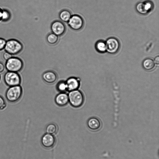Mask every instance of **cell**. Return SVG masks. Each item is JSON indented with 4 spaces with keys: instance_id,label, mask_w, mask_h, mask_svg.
<instances>
[{
    "instance_id": "cell-21",
    "label": "cell",
    "mask_w": 159,
    "mask_h": 159,
    "mask_svg": "<svg viewBox=\"0 0 159 159\" xmlns=\"http://www.w3.org/2000/svg\"><path fill=\"white\" fill-rule=\"evenodd\" d=\"M57 90L61 92H64L67 91V87L66 82L61 81L57 85Z\"/></svg>"
},
{
    "instance_id": "cell-14",
    "label": "cell",
    "mask_w": 159,
    "mask_h": 159,
    "mask_svg": "<svg viewBox=\"0 0 159 159\" xmlns=\"http://www.w3.org/2000/svg\"><path fill=\"white\" fill-rule=\"evenodd\" d=\"M42 77L44 80L49 84L54 83L57 79L56 74L52 71H48L45 72Z\"/></svg>"
},
{
    "instance_id": "cell-10",
    "label": "cell",
    "mask_w": 159,
    "mask_h": 159,
    "mask_svg": "<svg viewBox=\"0 0 159 159\" xmlns=\"http://www.w3.org/2000/svg\"><path fill=\"white\" fill-rule=\"evenodd\" d=\"M66 83L67 87V91L69 92L78 89L80 85V79L74 77L69 78Z\"/></svg>"
},
{
    "instance_id": "cell-4",
    "label": "cell",
    "mask_w": 159,
    "mask_h": 159,
    "mask_svg": "<svg viewBox=\"0 0 159 159\" xmlns=\"http://www.w3.org/2000/svg\"><path fill=\"white\" fill-rule=\"evenodd\" d=\"M69 102L72 106L78 107L81 106L84 101L82 93L78 89L69 92L68 94Z\"/></svg>"
},
{
    "instance_id": "cell-24",
    "label": "cell",
    "mask_w": 159,
    "mask_h": 159,
    "mask_svg": "<svg viewBox=\"0 0 159 159\" xmlns=\"http://www.w3.org/2000/svg\"><path fill=\"white\" fill-rule=\"evenodd\" d=\"M3 57L4 60L6 61L12 57L13 56L11 54L5 51L3 53Z\"/></svg>"
},
{
    "instance_id": "cell-5",
    "label": "cell",
    "mask_w": 159,
    "mask_h": 159,
    "mask_svg": "<svg viewBox=\"0 0 159 159\" xmlns=\"http://www.w3.org/2000/svg\"><path fill=\"white\" fill-rule=\"evenodd\" d=\"M4 80L9 87L20 85L21 79L18 72L7 71L4 75Z\"/></svg>"
},
{
    "instance_id": "cell-19",
    "label": "cell",
    "mask_w": 159,
    "mask_h": 159,
    "mask_svg": "<svg viewBox=\"0 0 159 159\" xmlns=\"http://www.w3.org/2000/svg\"><path fill=\"white\" fill-rule=\"evenodd\" d=\"M11 13L7 9H2L1 20L3 21H7L9 20L11 17Z\"/></svg>"
},
{
    "instance_id": "cell-16",
    "label": "cell",
    "mask_w": 159,
    "mask_h": 159,
    "mask_svg": "<svg viewBox=\"0 0 159 159\" xmlns=\"http://www.w3.org/2000/svg\"><path fill=\"white\" fill-rule=\"evenodd\" d=\"M142 65L145 70L150 71L152 70L154 68L155 63L152 59L148 58L143 61Z\"/></svg>"
},
{
    "instance_id": "cell-28",
    "label": "cell",
    "mask_w": 159,
    "mask_h": 159,
    "mask_svg": "<svg viewBox=\"0 0 159 159\" xmlns=\"http://www.w3.org/2000/svg\"><path fill=\"white\" fill-rule=\"evenodd\" d=\"M0 78H1V77H0Z\"/></svg>"
},
{
    "instance_id": "cell-13",
    "label": "cell",
    "mask_w": 159,
    "mask_h": 159,
    "mask_svg": "<svg viewBox=\"0 0 159 159\" xmlns=\"http://www.w3.org/2000/svg\"><path fill=\"white\" fill-rule=\"evenodd\" d=\"M55 102L59 106H63L66 105L69 102L68 94L64 92H61L56 96Z\"/></svg>"
},
{
    "instance_id": "cell-22",
    "label": "cell",
    "mask_w": 159,
    "mask_h": 159,
    "mask_svg": "<svg viewBox=\"0 0 159 159\" xmlns=\"http://www.w3.org/2000/svg\"><path fill=\"white\" fill-rule=\"evenodd\" d=\"M6 104L3 98L0 96V109L2 110L6 107Z\"/></svg>"
},
{
    "instance_id": "cell-25",
    "label": "cell",
    "mask_w": 159,
    "mask_h": 159,
    "mask_svg": "<svg viewBox=\"0 0 159 159\" xmlns=\"http://www.w3.org/2000/svg\"><path fill=\"white\" fill-rule=\"evenodd\" d=\"M5 66L2 62H0V73H2L4 70Z\"/></svg>"
},
{
    "instance_id": "cell-8",
    "label": "cell",
    "mask_w": 159,
    "mask_h": 159,
    "mask_svg": "<svg viewBox=\"0 0 159 159\" xmlns=\"http://www.w3.org/2000/svg\"><path fill=\"white\" fill-rule=\"evenodd\" d=\"M107 52L110 53H116L118 50L120 44L116 38H111L108 39L106 43Z\"/></svg>"
},
{
    "instance_id": "cell-15",
    "label": "cell",
    "mask_w": 159,
    "mask_h": 159,
    "mask_svg": "<svg viewBox=\"0 0 159 159\" xmlns=\"http://www.w3.org/2000/svg\"><path fill=\"white\" fill-rule=\"evenodd\" d=\"M72 15L70 11L67 9H64L60 11L59 14V17L61 21L67 22Z\"/></svg>"
},
{
    "instance_id": "cell-9",
    "label": "cell",
    "mask_w": 159,
    "mask_h": 159,
    "mask_svg": "<svg viewBox=\"0 0 159 159\" xmlns=\"http://www.w3.org/2000/svg\"><path fill=\"white\" fill-rule=\"evenodd\" d=\"M56 143V139L53 135L45 134L42 137L41 143L43 146L47 148H52Z\"/></svg>"
},
{
    "instance_id": "cell-27",
    "label": "cell",
    "mask_w": 159,
    "mask_h": 159,
    "mask_svg": "<svg viewBox=\"0 0 159 159\" xmlns=\"http://www.w3.org/2000/svg\"><path fill=\"white\" fill-rule=\"evenodd\" d=\"M2 9L0 8V20H1Z\"/></svg>"
},
{
    "instance_id": "cell-1",
    "label": "cell",
    "mask_w": 159,
    "mask_h": 159,
    "mask_svg": "<svg viewBox=\"0 0 159 159\" xmlns=\"http://www.w3.org/2000/svg\"><path fill=\"white\" fill-rule=\"evenodd\" d=\"M22 89L20 85L9 87L7 90L5 97L7 101L11 102H16L20 98Z\"/></svg>"
},
{
    "instance_id": "cell-26",
    "label": "cell",
    "mask_w": 159,
    "mask_h": 159,
    "mask_svg": "<svg viewBox=\"0 0 159 159\" xmlns=\"http://www.w3.org/2000/svg\"><path fill=\"white\" fill-rule=\"evenodd\" d=\"M154 62L155 63L158 64L159 63V57L157 56L154 59Z\"/></svg>"
},
{
    "instance_id": "cell-3",
    "label": "cell",
    "mask_w": 159,
    "mask_h": 159,
    "mask_svg": "<svg viewBox=\"0 0 159 159\" xmlns=\"http://www.w3.org/2000/svg\"><path fill=\"white\" fill-rule=\"evenodd\" d=\"M5 66L7 71L18 72L23 68V63L20 58L13 56L6 61Z\"/></svg>"
},
{
    "instance_id": "cell-18",
    "label": "cell",
    "mask_w": 159,
    "mask_h": 159,
    "mask_svg": "<svg viewBox=\"0 0 159 159\" xmlns=\"http://www.w3.org/2000/svg\"><path fill=\"white\" fill-rule=\"evenodd\" d=\"M57 126L53 123L48 124L46 127V131L47 134L53 135L56 133L57 131Z\"/></svg>"
},
{
    "instance_id": "cell-20",
    "label": "cell",
    "mask_w": 159,
    "mask_h": 159,
    "mask_svg": "<svg viewBox=\"0 0 159 159\" xmlns=\"http://www.w3.org/2000/svg\"><path fill=\"white\" fill-rule=\"evenodd\" d=\"M95 47L97 50L100 52H104L107 50L106 43L102 41L97 42Z\"/></svg>"
},
{
    "instance_id": "cell-11",
    "label": "cell",
    "mask_w": 159,
    "mask_h": 159,
    "mask_svg": "<svg viewBox=\"0 0 159 159\" xmlns=\"http://www.w3.org/2000/svg\"><path fill=\"white\" fill-rule=\"evenodd\" d=\"M89 128L91 130L97 131L100 129L102 127L101 121L98 118L92 117L89 118L87 121Z\"/></svg>"
},
{
    "instance_id": "cell-2",
    "label": "cell",
    "mask_w": 159,
    "mask_h": 159,
    "mask_svg": "<svg viewBox=\"0 0 159 159\" xmlns=\"http://www.w3.org/2000/svg\"><path fill=\"white\" fill-rule=\"evenodd\" d=\"M23 48L22 44L19 41L11 39L7 40L4 49L13 56L20 52Z\"/></svg>"
},
{
    "instance_id": "cell-23",
    "label": "cell",
    "mask_w": 159,
    "mask_h": 159,
    "mask_svg": "<svg viewBox=\"0 0 159 159\" xmlns=\"http://www.w3.org/2000/svg\"><path fill=\"white\" fill-rule=\"evenodd\" d=\"M6 41L5 39L0 38V51L4 49Z\"/></svg>"
},
{
    "instance_id": "cell-17",
    "label": "cell",
    "mask_w": 159,
    "mask_h": 159,
    "mask_svg": "<svg viewBox=\"0 0 159 159\" xmlns=\"http://www.w3.org/2000/svg\"><path fill=\"white\" fill-rule=\"evenodd\" d=\"M46 39L47 42L51 45L56 44L59 39L58 36L52 32L48 34Z\"/></svg>"
},
{
    "instance_id": "cell-6",
    "label": "cell",
    "mask_w": 159,
    "mask_h": 159,
    "mask_svg": "<svg viewBox=\"0 0 159 159\" xmlns=\"http://www.w3.org/2000/svg\"><path fill=\"white\" fill-rule=\"evenodd\" d=\"M67 23L69 27L75 31L81 30L84 25L83 19L80 16L77 14L72 15Z\"/></svg>"
},
{
    "instance_id": "cell-7",
    "label": "cell",
    "mask_w": 159,
    "mask_h": 159,
    "mask_svg": "<svg viewBox=\"0 0 159 159\" xmlns=\"http://www.w3.org/2000/svg\"><path fill=\"white\" fill-rule=\"evenodd\" d=\"M66 26L63 22L59 20L53 21L51 25V29L53 33L57 35H63L66 31Z\"/></svg>"
},
{
    "instance_id": "cell-12",
    "label": "cell",
    "mask_w": 159,
    "mask_h": 159,
    "mask_svg": "<svg viewBox=\"0 0 159 159\" xmlns=\"http://www.w3.org/2000/svg\"><path fill=\"white\" fill-rule=\"evenodd\" d=\"M152 5V2L149 1L139 2L136 6V9L140 13L146 14L151 9Z\"/></svg>"
}]
</instances>
